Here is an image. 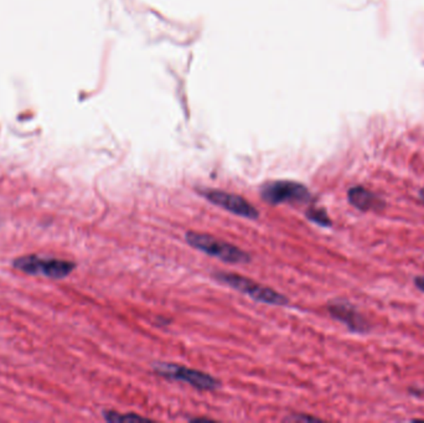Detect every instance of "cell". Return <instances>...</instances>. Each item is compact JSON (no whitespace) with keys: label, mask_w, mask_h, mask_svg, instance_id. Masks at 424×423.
<instances>
[{"label":"cell","mask_w":424,"mask_h":423,"mask_svg":"<svg viewBox=\"0 0 424 423\" xmlns=\"http://www.w3.org/2000/svg\"><path fill=\"white\" fill-rule=\"evenodd\" d=\"M185 238L191 248H196L201 252L207 253L210 256L227 264H248L251 261L249 254L241 248H236L228 242L221 241L219 238L206 234L190 231L187 234Z\"/></svg>","instance_id":"obj_1"},{"label":"cell","mask_w":424,"mask_h":423,"mask_svg":"<svg viewBox=\"0 0 424 423\" xmlns=\"http://www.w3.org/2000/svg\"><path fill=\"white\" fill-rule=\"evenodd\" d=\"M216 280L230 286L233 289L242 292L248 297L252 298L257 302L267 303L273 306H286L289 301L281 293L270 289L268 287L259 286L254 280L236 275V273H228V272H216L214 275Z\"/></svg>","instance_id":"obj_2"},{"label":"cell","mask_w":424,"mask_h":423,"mask_svg":"<svg viewBox=\"0 0 424 423\" xmlns=\"http://www.w3.org/2000/svg\"><path fill=\"white\" fill-rule=\"evenodd\" d=\"M14 267L29 275H40L50 278H65L71 273L76 264L56 259H41L38 256H27L14 261Z\"/></svg>","instance_id":"obj_3"},{"label":"cell","mask_w":424,"mask_h":423,"mask_svg":"<svg viewBox=\"0 0 424 423\" xmlns=\"http://www.w3.org/2000/svg\"><path fill=\"white\" fill-rule=\"evenodd\" d=\"M261 196L272 205L278 203H304L312 200V194L303 184L279 180L265 184L261 190Z\"/></svg>","instance_id":"obj_4"},{"label":"cell","mask_w":424,"mask_h":423,"mask_svg":"<svg viewBox=\"0 0 424 423\" xmlns=\"http://www.w3.org/2000/svg\"><path fill=\"white\" fill-rule=\"evenodd\" d=\"M154 370L160 376L188 382L189 385H191L198 390H215L220 386V381L216 380L215 378L198 371V370H193V368L180 366L177 364H155Z\"/></svg>","instance_id":"obj_5"},{"label":"cell","mask_w":424,"mask_h":423,"mask_svg":"<svg viewBox=\"0 0 424 423\" xmlns=\"http://www.w3.org/2000/svg\"><path fill=\"white\" fill-rule=\"evenodd\" d=\"M210 203H215L222 209L230 211L232 214L247 217V219H258V210L248 203L246 199L238 196L235 194L221 192V190H200Z\"/></svg>","instance_id":"obj_6"},{"label":"cell","mask_w":424,"mask_h":423,"mask_svg":"<svg viewBox=\"0 0 424 423\" xmlns=\"http://www.w3.org/2000/svg\"><path fill=\"white\" fill-rule=\"evenodd\" d=\"M328 310L332 318L344 323L353 333L366 334L371 329L369 322L358 313V309L351 303L335 301L329 303Z\"/></svg>","instance_id":"obj_7"},{"label":"cell","mask_w":424,"mask_h":423,"mask_svg":"<svg viewBox=\"0 0 424 423\" xmlns=\"http://www.w3.org/2000/svg\"><path fill=\"white\" fill-rule=\"evenodd\" d=\"M347 200L353 205V208L367 213V211H381L385 209L386 203L380 196L370 192L369 189L364 187H353L349 189L347 192Z\"/></svg>","instance_id":"obj_8"},{"label":"cell","mask_w":424,"mask_h":423,"mask_svg":"<svg viewBox=\"0 0 424 423\" xmlns=\"http://www.w3.org/2000/svg\"><path fill=\"white\" fill-rule=\"evenodd\" d=\"M305 216L308 217L309 220L313 221L316 225L323 226V227H330L332 225V221L330 220V217L328 216V213L326 210L321 209V208H315V206H310Z\"/></svg>","instance_id":"obj_9"},{"label":"cell","mask_w":424,"mask_h":423,"mask_svg":"<svg viewBox=\"0 0 424 423\" xmlns=\"http://www.w3.org/2000/svg\"><path fill=\"white\" fill-rule=\"evenodd\" d=\"M105 417L110 422H133V421H147V418L140 417L138 415H119L117 413H105Z\"/></svg>","instance_id":"obj_10"},{"label":"cell","mask_w":424,"mask_h":423,"mask_svg":"<svg viewBox=\"0 0 424 423\" xmlns=\"http://www.w3.org/2000/svg\"><path fill=\"white\" fill-rule=\"evenodd\" d=\"M414 286L424 293V275H417L414 280Z\"/></svg>","instance_id":"obj_11"},{"label":"cell","mask_w":424,"mask_h":423,"mask_svg":"<svg viewBox=\"0 0 424 423\" xmlns=\"http://www.w3.org/2000/svg\"><path fill=\"white\" fill-rule=\"evenodd\" d=\"M291 420H297V421H303V420H307V421H315L316 418L314 417H297V418H291Z\"/></svg>","instance_id":"obj_12"},{"label":"cell","mask_w":424,"mask_h":423,"mask_svg":"<svg viewBox=\"0 0 424 423\" xmlns=\"http://www.w3.org/2000/svg\"><path fill=\"white\" fill-rule=\"evenodd\" d=\"M419 199H421V201L424 203V189H421L418 192Z\"/></svg>","instance_id":"obj_13"}]
</instances>
